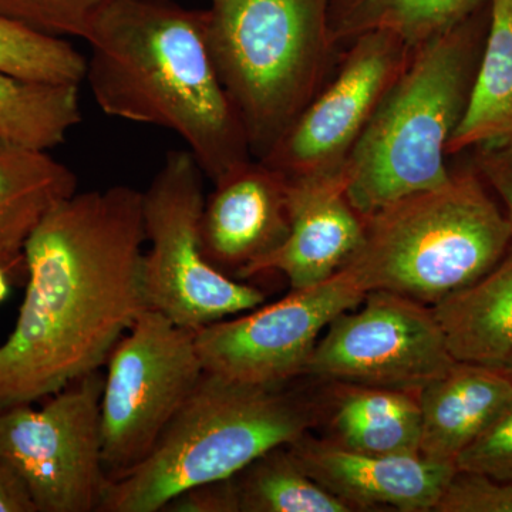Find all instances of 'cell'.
<instances>
[{"label":"cell","instance_id":"obj_30","mask_svg":"<svg viewBox=\"0 0 512 512\" xmlns=\"http://www.w3.org/2000/svg\"><path fill=\"white\" fill-rule=\"evenodd\" d=\"M0 512H37L35 501L23 478L0 458Z\"/></svg>","mask_w":512,"mask_h":512},{"label":"cell","instance_id":"obj_16","mask_svg":"<svg viewBox=\"0 0 512 512\" xmlns=\"http://www.w3.org/2000/svg\"><path fill=\"white\" fill-rule=\"evenodd\" d=\"M421 412L419 453L454 464L458 454L512 400V379L490 367L456 362L417 393Z\"/></svg>","mask_w":512,"mask_h":512},{"label":"cell","instance_id":"obj_14","mask_svg":"<svg viewBox=\"0 0 512 512\" xmlns=\"http://www.w3.org/2000/svg\"><path fill=\"white\" fill-rule=\"evenodd\" d=\"M303 470L350 511H433L456 473L454 464L433 463L420 454H370L303 434L288 444Z\"/></svg>","mask_w":512,"mask_h":512},{"label":"cell","instance_id":"obj_2","mask_svg":"<svg viewBox=\"0 0 512 512\" xmlns=\"http://www.w3.org/2000/svg\"><path fill=\"white\" fill-rule=\"evenodd\" d=\"M207 10L173 0H104L83 40L100 110L173 131L212 184L252 160L208 46Z\"/></svg>","mask_w":512,"mask_h":512},{"label":"cell","instance_id":"obj_1","mask_svg":"<svg viewBox=\"0 0 512 512\" xmlns=\"http://www.w3.org/2000/svg\"><path fill=\"white\" fill-rule=\"evenodd\" d=\"M143 192H79L40 222L25 248V299L0 346V410L62 392L106 365L148 308Z\"/></svg>","mask_w":512,"mask_h":512},{"label":"cell","instance_id":"obj_18","mask_svg":"<svg viewBox=\"0 0 512 512\" xmlns=\"http://www.w3.org/2000/svg\"><path fill=\"white\" fill-rule=\"evenodd\" d=\"M431 308L457 362L512 373V244L491 271Z\"/></svg>","mask_w":512,"mask_h":512},{"label":"cell","instance_id":"obj_6","mask_svg":"<svg viewBox=\"0 0 512 512\" xmlns=\"http://www.w3.org/2000/svg\"><path fill=\"white\" fill-rule=\"evenodd\" d=\"M332 0H211L212 62L249 150L262 160L325 82Z\"/></svg>","mask_w":512,"mask_h":512},{"label":"cell","instance_id":"obj_24","mask_svg":"<svg viewBox=\"0 0 512 512\" xmlns=\"http://www.w3.org/2000/svg\"><path fill=\"white\" fill-rule=\"evenodd\" d=\"M0 70L37 82L80 86L86 57L64 37L37 32L0 15Z\"/></svg>","mask_w":512,"mask_h":512},{"label":"cell","instance_id":"obj_17","mask_svg":"<svg viewBox=\"0 0 512 512\" xmlns=\"http://www.w3.org/2000/svg\"><path fill=\"white\" fill-rule=\"evenodd\" d=\"M77 187L76 174L47 151L0 140V268L10 279L26 276L29 238Z\"/></svg>","mask_w":512,"mask_h":512},{"label":"cell","instance_id":"obj_5","mask_svg":"<svg viewBox=\"0 0 512 512\" xmlns=\"http://www.w3.org/2000/svg\"><path fill=\"white\" fill-rule=\"evenodd\" d=\"M511 244L512 222L473 167L366 217L362 242L342 268L366 292L434 306L491 271Z\"/></svg>","mask_w":512,"mask_h":512},{"label":"cell","instance_id":"obj_29","mask_svg":"<svg viewBox=\"0 0 512 512\" xmlns=\"http://www.w3.org/2000/svg\"><path fill=\"white\" fill-rule=\"evenodd\" d=\"M161 512H238L231 477L188 488L168 501Z\"/></svg>","mask_w":512,"mask_h":512},{"label":"cell","instance_id":"obj_8","mask_svg":"<svg viewBox=\"0 0 512 512\" xmlns=\"http://www.w3.org/2000/svg\"><path fill=\"white\" fill-rule=\"evenodd\" d=\"M100 402L107 478L151 453L204 375L195 330L147 308L111 350Z\"/></svg>","mask_w":512,"mask_h":512},{"label":"cell","instance_id":"obj_15","mask_svg":"<svg viewBox=\"0 0 512 512\" xmlns=\"http://www.w3.org/2000/svg\"><path fill=\"white\" fill-rule=\"evenodd\" d=\"M288 232V177L264 161L252 158L234 168L205 198L201 251L229 276L238 279L274 252Z\"/></svg>","mask_w":512,"mask_h":512},{"label":"cell","instance_id":"obj_25","mask_svg":"<svg viewBox=\"0 0 512 512\" xmlns=\"http://www.w3.org/2000/svg\"><path fill=\"white\" fill-rule=\"evenodd\" d=\"M104 0H0V15L47 35L84 39Z\"/></svg>","mask_w":512,"mask_h":512},{"label":"cell","instance_id":"obj_12","mask_svg":"<svg viewBox=\"0 0 512 512\" xmlns=\"http://www.w3.org/2000/svg\"><path fill=\"white\" fill-rule=\"evenodd\" d=\"M338 70L261 161L288 178L338 173L413 50L387 30L348 43Z\"/></svg>","mask_w":512,"mask_h":512},{"label":"cell","instance_id":"obj_22","mask_svg":"<svg viewBox=\"0 0 512 512\" xmlns=\"http://www.w3.org/2000/svg\"><path fill=\"white\" fill-rule=\"evenodd\" d=\"M82 117L80 86L0 70V140L47 151L63 144Z\"/></svg>","mask_w":512,"mask_h":512},{"label":"cell","instance_id":"obj_21","mask_svg":"<svg viewBox=\"0 0 512 512\" xmlns=\"http://www.w3.org/2000/svg\"><path fill=\"white\" fill-rule=\"evenodd\" d=\"M488 0H338L330 8L336 47L362 33L387 30L410 49L443 35L483 9Z\"/></svg>","mask_w":512,"mask_h":512},{"label":"cell","instance_id":"obj_3","mask_svg":"<svg viewBox=\"0 0 512 512\" xmlns=\"http://www.w3.org/2000/svg\"><path fill=\"white\" fill-rule=\"evenodd\" d=\"M490 23V6L416 47L345 163L346 195L363 218L441 187L447 144L463 120Z\"/></svg>","mask_w":512,"mask_h":512},{"label":"cell","instance_id":"obj_9","mask_svg":"<svg viewBox=\"0 0 512 512\" xmlns=\"http://www.w3.org/2000/svg\"><path fill=\"white\" fill-rule=\"evenodd\" d=\"M100 370L53 394L42 409L0 410V458L28 485L37 512L99 511L107 483L101 454Z\"/></svg>","mask_w":512,"mask_h":512},{"label":"cell","instance_id":"obj_27","mask_svg":"<svg viewBox=\"0 0 512 512\" xmlns=\"http://www.w3.org/2000/svg\"><path fill=\"white\" fill-rule=\"evenodd\" d=\"M433 512H512V483L456 470Z\"/></svg>","mask_w":512,"mask_h":512},{"label":"cell","instance_id":"obj_32","mask_svg":"<svg viewBox=\"0 0 512 512\" xmlns=\"http://www.w3.org/2000/svg\"><path fill=\"white\" fill-rule=\"evenodd\" d=\"M508 376H510V377H511V379H512V373H510V375H508Z\"/></svg>","mask_w":512,"mask_h":512},{"label":"cell","instance_id":"obj_20","mask_svg":"<svg viewBox=\"0 0 512 512\" xmlns=\"http://www.w3.org/2000/svg\"><path fill=\"white\" fill-rule=\"evenodd\" d=\"M490 23L463 120L447 154L512 136V0H488Z\"/></svg>","mask_w":512,"mask_h":512},{"label":"cell","instance_id":"obj_13","mask_svg":"<svg viewBox=\"0 0 512 512\" xmlns=\"http://www.w3.org/2000/svg\"><path fill=\"white\" fill-rule=\"evenodd\" d=\"M289 232L278 248L245 269L248 281L281 272L292 289L326 281L355 254L365 234V218L346 195L345 167L319 177L288 178Z\"/></svg>","mask_w":512,"mask_h":512},{"label":"cell","instance_id":"obj_10","mask_svg":"<svg viewBox=\"0 0 512 512\" xmlns=\"http://www.w3.org/2000/svg\"><path fill=\"white\" fill-rule=\"evenodd\" d=\"M363 302L330 322L302 376L419 393L457 362L429 305L389 291Z\"/></svg>","mask_w":512,"mask_h":512},{"label":"cell","instance_id":"obj_28","mask_svg":"<svg viewBox=\"0 0 512 512\" xmlns=\"http://www.w3.org/2000/svg\"><path fill=\"white\" fill-rule=\"evenodd\" d=\"M473 167L507 207L512 222V136L473 148Z\"/></svg>","mask_w":512,"mask_h":512},{"label":"cell","instance_id":"obj_11","mask_svg":"<svg viewBox=\"0 0 512 512\" xmlns=\"http://www.w3.org/2000/svg\"><path fill=\"white\" fill-rule=\"evenodd\" d=\"M346 269L271 305L195 330L204 372L234 382L275 386L301 377L319 336L336 316L365 299Z\"/></svg>","mask_w":512,"mask_h":512},{"label":"cell","instance_id":"obj_26","mask_svg":"<svg viewBox=\"0 0 512 512\" xmlns=\"http://www.w3.org/2000/svg\"><path fill=\"white\" fill-rule=\"evenodd\" d=\"M457 470L512 483V400L456 458Z\"/></svg>","mask_w":512,"mask_h":512},{"label":"cell","instance_id":"obj_4","mask_svg":"<svg viewBox=\"0 0 512 512\" xmlns=\"http://www.w3.org/2000/svg\"><path fill=\"white\" fill-rule=\"evenodd\" d=\"M289 383L258 386L204 372L151 453L107 478L97 512H161L195 485L232 477L318 424V403Z\"/></svg>","mask_w":512,"mask_h":512},{"label":"cell","instance_id":"obj_19","mask_svg":"<svg viewBox=\"0 0 512 512\" xmlns=\"http://www.w3.org/2000/svg\"><path fill=\"white\" fill-rule=\"evenodd\" d=\"M326 412L328 440L370 454H420L417 393L333 382Z\"/></svg>","mask_w":512,"mask_h":512},{"label":"cell","instance_id":"obj_7","mask_svg":"<svg viewBox=\"0 0 512 512\" xmlns=\"http://www.w3.org/2000/svg\"><path fill=\"white\" fill-rule=\"evenodd\" d=\"M204 177L190 151L171 150L143 192L144 232L150 242L143 262L147 306L191 330L265 302L261 289L225 274L202 254Z\"/></svg>","mask_w":512,"mask_h":512},{"label":"cell","instance_id":"obj_31","mask_svg":"<svg viewBox=\"0 0 512 512\" xmlns=\"http://www.w3.org/2000/svg\"><path fill=\"white\" fill-rule=\"evenodd\" d=\"M10 292V278L5 269L0 268V303L8 298Z\"/></svg>","mask_w":512,"mask_h":512},{"label":"cell","instance_id":"obj_23","mask_svg":"<svg viewBox=\"0 0 512 512\" xmlns=\"http://www.w3.org/2000/svg\"><path fill=\"white\" fill-rule=\"evenodd\" d=\"M231 481L238 512H350L303 470L288 444L255 458Z\"/></svg>","mask_w":512,"mask_h":512}]
</instances>
